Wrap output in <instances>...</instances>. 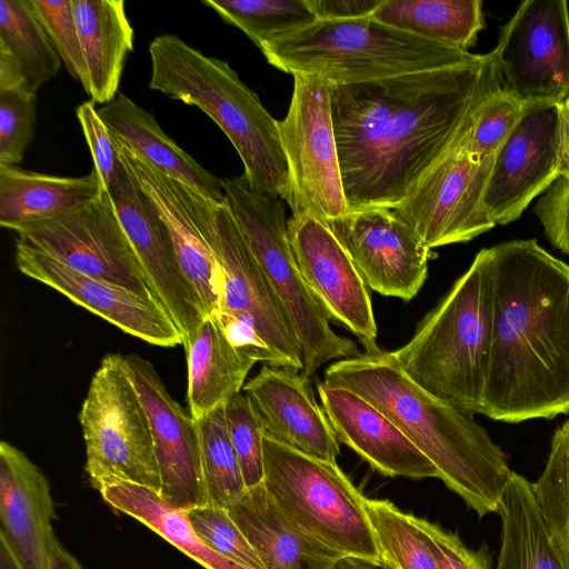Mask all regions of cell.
<instances>
[{"mask_svg":"<svg viewBox=\"0 0 569 569\" xmlns=\"http://www.w3.org/2000/svg\"><path fill=\"white\" fill-rule=\"evenodd\" d=\"M500 90L495 50L453 67L331 86L349 211L398 207L425 171L466 139Z\"/></svg>","mask_w":569,"mask_h":569,"instance_id":"obj_1","label":"cell"},{"mask_svg":"<svg viewBox=\"0 0 569 569\" xmlns=\"http://www.w3.org/2000/svg\"><path fill=\"white\" fill-rule=\"evenodd\" d=\"M491 339L482 415L503 422L569 412V266L536 239L488 248Z\"/></svg>","mask_w":569,"mask_h":569,"instance_id":"obj_2","label":"cell"},{"mask_svg":"<svg viewBox=\"0 0 569 569\" xmlns=\"http://www.w3.org/2000/svg\"><path fill=\"white\" fill-rule=\"evenodd\" d=\"M323 381L350 389L378 408L479 517L497 512L512 472L506 453L471 415L416 383L392 351L340 359L326 369Z\"/></svg>","mask_w":569,"mask_h":569,"instance_id":"obj_3","label":"cell"},{"mask_svg":"<svg viewBox=\"0 0 569 569\" xmlns=\"http://www.w3.org/2000/svg\"><path fill=\"white\" fill-rule=\"evenodd\" d=\"M149 88L194 106L228 137L256 191L291 200V183L278 121L228 62L207 56L174 34L149 44Z\"/></svg>","mask_w":569,"mask_h":569,"instance_id":"obj_4","label":"cell"},{"mask_svg":"<svg viewBox=\"0 0 569 569\" xmlns=\"http://www.w3.org/2000/svg\"><path fill=\"white\" fill-rule=\"evenodd\" d=\"M490 339L491 272L483 248L392 353L425 390L466 413L482 415Z\"/></svg>","mask_w":569,"mask_h":569,"instance_id":"obj_5","label":"cell"},{"mask_svg":"<svg viewBox=\"0 0 569 569\" xmlns=\"http://www.w3.org/2000/svg\"><path fill=\"white\" fill-rule=\"evenodd\" d=\"M274 68L313 74L331 86L453 67L477 57L379 22L371 17L316 20L261 49Z\"/></svg>","mask_w":569,"mask_h":569,"instance_id":"obj_6","label":"cell"},{"mask_svg":"<svg viewBox=\"0 0 569 569\" xmlns=\"http://www.w3.org/2000/svg\"><path fill=\"white\" fill-rule=\"evenodd\" d=\"M224 201L258 260L299 342L301 375L310 378L329 360L360 352L337 335L330 319L305 282L288 237L283 200L253 190L243 176L221 179Z\"/></svg>","mask_w":569,"mask_h":569,"instance_id":"obj_7","label":"cell"},{"mask_svg":"<svg viewBox=\"0 0 569 569\" xmlns=\"http://www.w3.org/2000/svg\"><path fill=\"white\" fill-rule=\"evenodd\" d=\"M198 223L222 270L214 317L229 340L257 362L302 371L299 342L226 201L201 194Z\"/></svg>","mask_w":569,"mask_h":569,"instance_id":"obj_8","label":"cell"},{"mask_svg":"<svg viewBox=\"0 0 569 569\" xmlns=\"http://www.w3.org/2000/svg\"><path fill=\"white\" fill-rule=\"evenodd\" d=\"M262 483L279 509L317 540L345 557L381 561L366 497L336 461L264 433Z\"/></svg>","mask_w":569,"mask_h":569,"instance_id":"obj_9","label":"cell"},{"mask_svg":"<svg viewBox=\"0 0 569 569\" xmlns=\"http://www.w3.org/2000/svg\"><path fill=\"white\" fill-rule=\"evenodd\" d=\"M79 419L86 442V471L94 488L128 481L159 493L160 475L149 419L118 355L102 359Z\"/></svg>","mask_w":569,"mask_h":569,"instance_id":"obj_10","label":"cell"},{"mask_svg":"<svg viewBox=\"0 0 569 569\" xmlns=\"http://www.w3.org/2000/svg\"><path fill=\"white\" fill-rule=\"evenodd\" d=\"M331 84L313 74H295L287 116L278 121L288 163L292 216L325 222L349 212L333 129Z\"/></svg>","mask_w":569,"mask_h":569,"instance_id":"obj_11","label":"cell"},{"mask_svg":"<svg viewBox=\"0 0 569 569\" xmlns=\"http://www.w3.org/2000/svg\"><path fill=\"white\" fill-rule=\"evenodd\" d=\"M11 230L18 242L80 273L160 302L107 192L74 210Z\"/></svg>","mask_w":569,"mask_h":569,"instance_id":"obj_12","label":"cell"},{"mask_svg":"<svg viewBox=\"0 0 569 569\" xmlns=\"http://www.w3.org/2000/svg\"><path fill=\"white\" fill-rule=\"evenodd\" d=\"M468 136L425 171L393 209L430 250L470 241L496 226L483 204L495 156L475 157L466 147Z\"/></svg>","mask_w":569,"mask_h":569,"instance_id":"obj_13","label":"cell"},{"mask_svg":"<svg viewBox=\"0 0 569 569\" xmlns=\"http://www.w3.org/2000/svg\"><path fill=\"white\" fill-rule=\"evenodd\" d=\"M502 88L523 104L569 100V10L565 0H526L493 49Z\"/></svg>","mask_w":569,"mask_h":569,"instance_id":"obj_14","label":"cell"},{"mask_svg":"<svg viewBox=\"0 0 569 569\" xmlns=\"http://www.w3.org/2000/svg\"><path fill=\"white\" fill-rule=\"evenodd\" d=\"M147 412L160 475L159 496L176 508L208 505L197 420L177 402L153 366L137 355H118Z\"/></svg>","mask_w":569,"mask_h":569,"instance_id":"obj_15","label":"cell"},{"mask_svg":"<svg viewBox=\"0 0 569 569\" xmlns=\"http://www.w3.org/2000/svg\"><path fill=\"white\" fill-rule=\"evenodd\" d=\"M368 288L410 301L423 286L431 250L393 209L370 207L326 222Z\"/></svg>","mask_w":569,"mask_h":569,"instance_id":"obj_16","label":"cell"},{"mask_svg":"<svg viewBox=\"0 0 569 569\" xmlns=\"http://www.w3.org/2000/svg\"><path fill=\"white\" fill-rule=\"evenodd\" d=\"M558 178V104H526L493 158L483 197L490 219L496 226L517 220Z\"/></svg>","mask_w":569,"mask_h":569,"instance_id":"obj_17","label":"cell"},{"mask_svg":"<svg viewBox=\"0 0 569 569\" xmlns=\"http://www.w3.org/2000/svg\"><path fill=\"white\" fill-rule=\"evenodd\" d=\"M288 237L299 271L328 318L350 330L366 352L378 351L369 288L330 227L312 216H292Z\"/></svg>","mask_w":569,"mask_h":569,"instance_id":"obj_18","label":"cell"},{"mask_svg":"<svg viewBox=\"0 0 569 569\" xmlns=\"http://www.w3.org/2000/svg\"><path fill=\"white\" fill-rule=\"evenodd\" d=\"M112 138L123 167L153 202L166 223L180 267L206 317L217 316L223 296V274L199 228L201 193L157 169L126 142Z\"/></svg>","mask_w":569,"mask_h":569,"instance_id":"obj_19","label":"cell"},{"mask_svg":"<svg viewBox=\"0 0 569 569\" xmlns=\"http://www.w3.org/2000/svg\"><path fill=\"white\" fill-rule=\"evenodd\" d=\"M16 262L23 274L59 291L126 333L159 347L183 343V336L173 319L154 299L88 277L18 241Z\"/></svg>","mask_w":569,"mask_h":569,"instance_id":"obj_20","label":"cell"},{"mask_svg":"<svg viewBox=\"0 0 569 569\" xmlns=\"http://www.w3.org/2000/svg\"><path fill=\"white\" fill-rule=\"evenodd\" d=\"M108 194L149 282L184 337L206 315L183 274L166 223L123 164Z\"/></svg>","mask_w":569,"mask_h":569,"instance_id":"obj_21","label":"cell"},{"mask_svg":"<svg viewBox=\"0 0 569 569\" xmlns=\"http://www.w3.org/2000/svg\"><path fill=\"white\" fill-rule=\"evenodd\" d=\"M321 407L343 445L386 477L438 478L435 465L378 408L357 392L325 381Z\"/></svg>","mask_w":569,"mask_h":569,"instance_id":"obj_22","label":"cell"},{"mask_svg":"<svg viewBox=\"0 0 569 569\" xmlns=\"http://www.w3.org/2000/svg\"><path fill=\"white\" fill-rule=\"evenodd\" d=\"M243 391L252 400L266 433L309 456L336 461L339 440L298 370L263 365Z\"/></svg>","mask_w":569,"mask_h":569,"instance_id":"obj_23","label":"cell"},{"mask_svg":"<svg viewBox=\"0 0 569 569\" xmlns=\"http://www.w3.org/2000/svg\"><path fill=\"white\" fill-rule=\"evenodd\" d=\"M54 505L40 469L18 448L0 445V535L22 569H48Z\"/></svg>","mask_w":569,"mask_h":569,"instance_id":"obj_24","label":"cell"},{"mask_svg":"<svg viewBox=\"0 0 569 569\" xmlns=\"http://www.w3.org/2000/svg\"><path fill=\"white\" fill-rule=\"evenodd\" d=\"M227 510L266 569H332L345 557L292 522L262 482Z\"/></svg>","mask_w":569,"mask_h":569,"instance_id":"obj_25","label":"cell"},{"mask_svg":"<svg viewBox=\"0 0 569 569\" xmlns=\"http://www.w3.org/2000/svg\"><path fill=\"white\" fill-rule=\"evenodd\" d=\"M97 111L111 136L126 142L157 169L213 201L224 202L221 179L167 136L154 117L126 94L119 92Z\"/></svg>","mask_w":569,"mask_h":569,"instance_id":"obj_26","label":"cell"},{"mask_svg":"<svg viewBox=\"0 0 569 569\" xmlns=\"http://www.w3.org/2000/svg\"><path fill=\"white\" fill-rule=\"evenodd\" d=\"M188 363V403L198 420L238 395L257 362L237 348L214 316L183 337Z\"/></svg>","mask_w":569,"mask_h":569,"instance_id":"obj_27","label":"cell"},{"mask_svg":"<svg viewBox=\"0 0 569 569\" xmlns=\"http://www.w3.org/2000/svg\"><path fill=\"white\" fill-rule=\"evenodd\" d=\"M72 4L89 74L87 94L103 106L119 93L134 30L123 0H72Z\"/></svg>","mask_w":569,"mask_h":569,"instance_id":"obj_28","label":"cell"},{"mask_svg":"<svg viewBox=\"0 0 569 569\" xmlns=\"http://www.w3.org/2000/svg\"><path fill=\"white\" fill-rule=\"evenodd\" d=\"M93 169L84 177H58L0 164V224L7 229L80 208L103 193Z\"/></svg>","mask_w":569,"mask_h":569,"instance_id":"obj_29","label":"cell"},{"mask_svg":"<svg viewBox=\"0 0 569 569\" xmlns=\"http://www.w3.org/2000/svg\"><path fill=\"white\" fill-rule=\"evenodd\" d=\"M497 513L501 546L496 569H569L525 477L511 472Z\"/></svg>","mask_w":569,"mask_h":569,"instance_id":"obj_30","label":"cell"},{"mask_svg":"<svg viewBox=\"0 0 569 569\" xmlns=\"http://www.w3.org/2000/svg\"><path fill=\"white\" fill-rule=\"evenodd\" d=\"M98 490L110 507L139 520L204 568L248 569L211 549L194 531L188 512L154 490L128 481H110Z\"/></svg>","mask_w":569,"mask_h":569,"instance_id":"obj_31","label":"cell"},{"mask_svg":"<svg viewBox=\"0 0 569 569\" xmlns=\"http://www.w3.org/2000/svg\"><path fill=\"white\" fill-rule=\"evenodd\" d=\"M371 18L462 51L476 44L485 27L480 0H382Z\"/></svg>","mask_w":569,"mask_h":569,"instance_id":"obj_32","label":"cell"},{"mask_svg":"<svg viewBox=\"0 0 569 569\" xmlns=\"http://www.w3.org/2000/svg\"><path fill=\"white\" fill-rule=\"evenodd\" d=\"M0 52L12 59L24 90L32 94L61 68L62 60L28 0L0 1Z\"/></svg>","mask_w":569,"mask_h":569,"instance_id":"obj_33","label":"cell"},{"mask_svg":"<svg viewBox=\"0 0 569 569\" xmlns=\"http://www.w3.org/2000/svg\"><path fill=\"white\" fill-rule=\"evenodd\" d=\"M208 505L229 509L247 486L232 446L224 405L197 420Z\"/></svg>","mask_w":569,"mask_h":569,"instance_id":"obj_34","label":"cell"},{"mask_svg":"<svg viewBox=\"0 0 569 569\" xmlns=\"http://www.w3.org/2000/svg\"><path fill=\"white\" fill-rule=\"evenodd\" d=\"M260 49L317 20L307 0H202Z\"/></svg>","mask_w":569,"mask_h":569,"instance_id":"obj_35","label":"cell"},{"mask_svg":"<svg viewBox=\"0 0 569 569\" xmlns=\"http://www.w3.org/2000/svg\"><path fill=\"white\" fill-rule=\"evenodd\" d=\"M381 561L393 569H440L413 515L385 499L366 498Z\"/></svg>","mask_w":569,"mask_h":569,"instance_id":"obj_36","label":"cell"},{"mask_svg":"<svg viewBox=\"0 0 569 569\" xmlns=\"http://www.w3.org/2000/svg\"><path fill=\"white\" fill-rule=\"evenodd\" d=\"M532 490L547 527L569 563V419L555 431L545 469Z\"/></svg>","mask_w":569,"mask_h":569,"instance_id":"obj_37","label":"cell"},{"mask_svg":"<svg viewBox=\"0 0 569 569\" xmlns=\"http://www.w3.org/2000/svg\"><path fill=\"white\" fill-rule=\"evenodd\" d=\"M230 439L237 453L247 488L263 480V421L247 393L239 392L226 405Z\"/></svg>","mask_w":569,"mask_h":569,"instance_id":"obj_38","label":"cell"},{"mask_svg":"<svg viewBox=\"0 0 569 569\" xmlns=\"http://www.w3.org/2000/svg\"><path fill=\"white\" fill-rule=\"evenodd\" d=\"M69 74L89 90V74L82 51L72 0H28Z\"/></svg>","mask_w":569,"mask_h":569,"instance_id":"obj_39","label":"cell"},{"mask_svg":"<svg viewBox=\"0 0 569 569\" xmlns=\"http://www.w3.org/2000/svg\"><path fill=\"white\" fill-rule=\"evenodd\" d=\"M187 512L194 531L211 549L248 569H266L227 509L204 505Z\"/></svg>","mask_w":569,"mask_h":569,"instance_id":"obj_40","label":"cell"},{"mask_svg":"<svg viewBox=\"0 0 569 569\" xmlns=\"http://www.w3.org/2000/svg\"><path fill=\"white\" fill-rule=\"evenodd\" d=\"M37 94L0 90V164L17 166L31 143L37 123Z\"/></svg>","mask_w":569,"mask_h":569,"instance_id":"obj_41","label":"cell"},{"mask_svg":"<svg viewBox=\"0 0 569 569\" xmlns=\"http://www.w3.org/2000/svg\"><path fill=\"white\" fill-rule=\"evenodd\" d=\"M526 104L502 88L481 108L466 140V147L478 159L493 157L519 122Z\"/></svg>","mask_w":569,"mask_h":569,"instance_id":"obj_42","label":"cell"},{"mask_svg":"<svg viewBox=\"0 0 569 569\" xmlns=\"http://www.w3.org/2000/svg\"><path fill=\"white\" fill-rule=\"evenodd\" d=\"M76 114L91 152L94 170L103 191L108 193L122 169L113 138L92 101L79 104Z\"/></svg>","mask_w":569,"mask_h":569,"instance_id":"obj_43","label":"cell"},{"mask_svg":"<svg viewBox=\"0 0 569 569\" xmlns=\"http://www.w3.org/2000/svg\"><path fill=\"white\" fill-rule=\"evenodd\" d=\"M440 569H491L487 552L468 548L458 535L413 516Z\"/></svg>","mask_w":569,"mask_h":569,"instance_id":"obj_44","label":"cell"},{"mask_svg":"<svg viewBox=\"0 0 569 569\" xmlns=\"http://www.w3.org/2000/svg\"><path fill=\"white\" fill-rule=\"evenodd\" d=\"M533 210L547 239L569 256V178L559 177L542 193Z\"/></svg>","mask_w":569,"mask_h":569,"instance_id":"obj_45","label":"cell"},{"mask_svg":"<svg viewBox=\"0 0 569 569\" xmlns=\"http://www.w3.org/2000/svg\"><path fill=\"white\" fill-rule=\"evenodd\" d=\"M382 0H307L317 20L371 17Z\"/></svg>","mask_w":569,"mask_h":569,"instance_id":"obj_46","label":"cell"},{"mask_svg":"<svg viewBox=\"0 0 569 569\" xmlns=\"http://www.w3.org/2000/svg\"><path fill=\"white\" fill-rule=\"evenodd\" d=\"M559 109V177L569 178V100L558 103Z\"/></svg>","mask_w":569,"mask_h":569,"instance_id":"obj_47","label":"cell"},{"mask_svg":"<svg viewBox=\"0 0 569 569\" xmlns=\"http://www.w3.org/2000/svg\"><path fill=\"white\" fill-rule=\"evenodd\" d=\"M48 569H83L79 561L59 542L52 538L49 552Z\"/></svg>","mask_w":569,"mask_h":569,"instance_id":"obj_48","label":"cell"},{"mask_svg":"<svg viewBox=\"0 0 569 569\" xmlns=\"http://www.w3.org/2000/svg\"><path fill=\"white\" fill-rule=\"evenodd\" d=\"M332 569H388L381 561H371L356 557L340 558Z\"/></svg>","mask_w":569,"mask_h":569,"instance_id":"obj_49","label":"cell"},{"mask_svg":"<svg viewBox=\"0 0 569 569\" xmlns=\"http://www.w3.org/2000/svg\"><path fill=\"white\" fill-rule=\"evenodd\" d=\"M0 569H22L16 555L3 536L0 535Z\"/></svg>","mask_w":569,"mask_h":569,"instance_id":"obj_50","label":"cell"},{"mask_svg":"<svg viewBox=\"0 0 569 569\" xmlns=\"http://www.w3.org/2000/svg\"><path fill=\"white\" fill-rule=\"evenodd\" d=\"M382 563H383V562H382ZM385 566H386L388 569H393V568H391V567H389V566H387V565H385Z\"/></svg>","mask_w":569,"mask_h":569,"instance_id":"obj_51","label":"cell"}]
</instances>
